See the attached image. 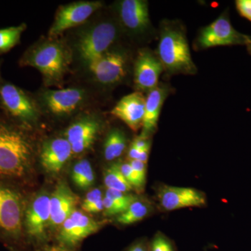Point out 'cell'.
<instances>
[{
	"instance_id": "obj_1",
	"label": "cell",
	"mask_w": 251,
	"mask_h": 251,
	"mask_svg": "<svg viewBox=\"0 0 251 251\" xmlns=\"http://www.w3.org/2000/svg\"><path fill=\"white\" fill-rule=\"evenodd\" d=\"M156 53L166 75H196L197 67L193 62L186 30L179 21L164 20L160 24Z\"/></svg>"
},
{
	"instance_id": "obj_2",
	"label": "cell",
	"mask_w": 251,
	"mask_h": 251,
	"mask_svg": "<svg viewBox=\"0 0 251 251\" xmlns=\"http://www.w3.org/2000/svg\"><path fill=\"white\" fill-rule=\"evenodd\" d=\"M33 145L17 127L0 123V176L21 178L31 168Z\"/></svg>"
},
{
	"instance_id": "obj_3",
	"label": "cell",
	"mask_w": 251,
	"mask_h": 251,
	"mask_svg": "<svg viewBox=\"0 0 251 251\" xmlns=\"http://www.w3.org/2000/svg\"><path fill=\"white\" fill-rule=\"evenodd\" d=\"M70 52L59 41H44L30 48L21 64L38 69L50 85L62 80L71 64Z\"/></svg>"
},
{
	"instance_id": "obj_4",
	"label": "cell",
	"mask_w": 251,
	"mask_h": 251,
	"mask_svg": "<svg viewBox=\"0 0 251 251\" xmlns=\"http://www.w3.org/2000/svg\"><path fill=\"white\" fill-rule=\"evenodd\" d=\"M120 26L113 21H104L80 33L75 43V50L80 59L88 65L111 49L119 36Z\"/></svg>"
},
{
	"instance_id": "obj_5",
	"label": "cell",
	"mask_w": 251,
	"mask_h": 251,
	"mask_svg": "<svg viewBox=\"0 0 251 251\" xmlns=\"http://www.w3.org/2000/svg\"><path fill=\"white\" fill-rule=\"evenodd\" d=\"M251 43L250 36L239 32L232 26L227 10L214 22L201 28L193 42L196 50H202L217 46H248Z\"/></svg>"
},
{
	"instance_id": "obj_6",
	"label": "cell",
	"mask_w": 251,
	"mask_h": 251,
	"mask_svg": "<svg viewBox=\"0 0 251 251\" xmlns=\"http://www.w3.org/2000/svg\"><path fill=\"white\" fill-rule=\"evenodd\" d=\"M87 67L95 80L101 85H117L128 75L130 69L129 54L120 48H111Z\"/></svg>"
},
{
	"instance_id": "obj_7",
	"label": "cell",
	"mask_w": 251,
	"mask_h": 251,
	"mask_svg": "<svg viewBox=\"0 0 251 251\" xmlns=\"http://www.w3.org/2000/svg\"><path fill=\"white\" fill-rule=\"evenodd\" d=\"M120 25L130 35L149 40L154 36L155 29L145 0H122L117 6Z\"/></svg>"
},
{
	"instance_id": "obj_8",
	"label": "cell",
	"mask_w": 251,
	"mask_h": 251,
	"mask_svg": "<svg viewBox=\"0 0 251 251\" xmlns=\"http://www.w3.org/2000/svg\"><path fill=\"white\" fill-rule=\"evenodd\" d=\"M0 101L4 110L15 120L25 125H32L39 118L36 103L17 86L6 83L0 87Z\"/></svg>"
},
{
	"instance_id": "obj_9",
	"label": "cell",
	"mask_w": 251,
	"mask_h": 251,
	"mask_svg": "<svg viewBox=\"0 0 251 251\" xmlns=\"http://www.w3.org/2000/svg\"><path fill=\"white\" fill-rule=\"evenodd\" d=\"M107 221L94 220L76 209L73 211L63 224L57 239L59 246L67 249L77 247L84 239L98 232Z\"/></svg>"
},
{
	"instance_id": "obj_10",
	"label": "cell",
	"mask_w": 251,
	"mask_h": 251,
	"mask_svg": "<svg viewBox=\"0 0 251 251\" xmlns=\"http://www.w3.org/2000/svg\"><path fill=\"white\" fill-rule=\"evenodd\" d=\"M102 6L103 4L99 1H76L61 6L56 13L49 35L55 37L70 28L80 25Z\"/></svg>"
},
{
	"instance_id": "obj_11",
	"label": "cell",
	"mask_w": 251,
	"mask_h": 251,
	"mask_svg": "<svg viewBox=\"0 0 251 251\" xmlns=\"http://www.w3.org/2000/svg\"><path fill=\"white\" fill-rule=\"evenodd\" d=\"M23 206L14 190L0 185V232L18 238L22 232Z\"/></svg>"
},
{
	"instance_id": "obj_12",
	"label": "cell",
	"mask_w": 251,
	"mask_h": 251,
	"mask_svg": "<svg viewBox=\"0 0 251 251\" xmlns=\"http://www.w3.org/2000/svg\"><path fill=\"white\" fill-rule=\"evenodd\" d=\"M164 72L161 61L151 50H140L133 67L135 88L138 92L148 93L159 84V78Z\"/></svg>"
},
{
	"instance_id": "obj_13",
	"label": "cell",
	"mask_w": 251,
	"mask_h": 251,
	"mask_svg": "<svg viewBox=\"0 0 251 251\" xmlns=\"http://www.w3.org/2000/svg\"><path fill=\"white\" fill-rule=\"evenodd\" d=\"M87 94L80 88L49 90L41 94V101L47 111L55 116H67L85 103Z\"/></svg>"
},
{
	"instance_id": "obj_14",
	"label": "cell",
	"mask_w": 251,
	"mask_h": 251,
	"mask_svg": "<svg viewBox=\"0 0 251 251\" xmlns=\"http://www.w3.org/2000/svg\"><path fill=\"white\" fill-rule=\"evenodd\" d=\"M47 193L37 195L28 206L25 215V226L28 235L36 242H44L50 226V208Z\"/></svg>"
},
{
	"instance_id": "obj_15",
	"label": "cell",
	"mask_w": 251,
	"mask_h": 251,
	"mask_svg": "<svg viewBox=\"0 0 251 251\" xmlns=\"http://www.w3.org/2000/svg\"><path fill=\"white\" fill-rule=\"evenodd\" d=\"M157 198L160 205L166 211L187 207H201L206 204V196L196 188L164 185L158 189Z\"/></svg>"
},
{
	"instance_id": "obj_16",
	"label": "cell",
	"mask_w": 251,
	"mask_h": 251,
	"mask_svg": "<svg viewBox=\"0 0 251 251\" xmlns=\"http://www.w3.org/2000/svg\"><path fill=\"white\" fill-rule=\"evenodd\" d=\"M78 198L67 183L59 181L50 198V226L54 227L62 226L73 211L75 210Z\"/></svg>"
},
{
	"instance_id": "obj_17",
	"label": "cell",
	"mask_w": 251,
	"mask_h": 251,
	"mask_svg": "<svg viewBox=\"0 0 251 251\" xmlns=\"http://www.w3.org/2000/svg\"><path fill=\"white\" fill-rule=\"evenodd\" d=\"M145 108V97L143 93L136 92L124 97L112 109L111 114L137 131L143 126Z\"/></svg>"
},
{
	"instance_id": "obj_18",
	"label": "cell",
	"mask_w": 251,
	"mask_h": 251,
	"mask_svg": "<svg viewBox=\"0 0 251 251\" xmlns=\"http://www.w3.org/2000/svg\"><path fill=\"white\" fill-rule=\"evenodd\" d=\"M171 92V86L166 83H159L148 92L145 97V115L142 126L141 135L143 136L150 138L156 130L163 104Z\"/></svg>"
},
{
	"instance_id": "obj_19",
	"label": "cell",
	"mask_w": 251,
	"mask_h": 251,
	"mask_svg": "<svg viewBox=\"0 0 251 251\" xmlns=\"http://www.w3.org/2000/svg\"><path fill=\"white\" fill-rule=\"evenodd\" d=\"M72 154V145L66 138L48 140L41 150V166L49 174H57Z\"/></svg>"
},
{
	"instance_id": "obj_20",
	"label": "cell",
	"mask_w": 251,
	"mask_h": 251,
	"mask_svg": "<svg viewBox=\"0 0 251 251\" xmlns=\"http://www.w3.org/2000/svg\"><path fill=\"white\" fill-rule=\"evenodd\" d=\"M100 124L97 119L84 117L73 123L66 132V139L71 145L90 138H97Z\"/></svg>"
},
{
	"instance_id": "obj_21",
	"label": "cell",
	"mask_w": 251,
	"mask_h": 251,
	"mask_svg": "<svg viewBox=\"0 0 251 251\" xmlns=\"http://www.w3.org/2000/svg\"><path fill=\"white\" fill-rule=\"evenodd\" d=\"M126 143V136L122 130L119 128L112 129L104 142V158L108 161L117 159L125 151Z\"/></svg>"
},
{
	"instance_id": "obj_22",
	"label": "cell",
	"mask_w": 251,
	"mask_h": 251,
	"mask_svg": "<svg viewBox=\"0 0 251 251\" xmlns=\"http://www.w3.org/2000/svg\"><path fill=\"white\" fill-rule=\"evenodd\" d=\"M151 212V206L148 202L140 200L134 201L128 209L117 216V222L124 226H128L143 221Z\"/></svg>"
},
{
	"instance_id": "obj_23",
	"label": "cell",
	"mask_w": 251,
	"mask_h": 251,
	"mask_svg": "<svg viewBox=\"0 0 251 251\" xmlns=\"http://www.w3.org/2000/svg\"><path fill=\"white\" fill-rule=\"evenodd\" d=\"M72 179L74 184L81 190H87L92 187L95 176L90 162L87 159L77 162L73 168Z\"/></svg>"
},
{
	"instance_id": "obj_24",
	"label": "cell",
	"mask_w": 251,
	"mask_h": 251,
	"mask_svg": "<svg viewBox=\"0 0 251 251\" xmlns=\"http://www.w3.org/2000/svg\"><path fill=\"white\" fill-rule=\"evenodd\" d=\"M103 181L108 189L128 193L133 186L126 179L120 168V163H113L104 171Z\"/></svg>"
},
{
	"instance_id": "obj_25",
	"label": "cell",
	"mask_w": 251,
	"mask_h": 251,
	"mask_svg": "<svg viewBox=\"0 0 251 251\" xmlns=\"http://www.w3.org/2000/svg\"><path fill=\"white\" fill-rule=\"evenodd\" d=\"M26 25L21 24L17 27H10L0 29V53L8 52L17 45L21 34L25 30Z\"/></svg>"
},
{
	"instance_id": "obj_26",
	"label": "cell",
	"mask_w": 251,
	"mask_h": 251,
	"mask_svg": "<svg viewBox=\"0 0 251 251\" xmlns=\"http://www.w3.org/2000/svg\"><path fill=\"white\" fill-rule=\"evenodd\" d=\"M105 197L109 198L111 200L112 202H115L121 209L122 213L125 212L132 203L138 199V198L135 195L121 192V191H115V190L108 189V188L105 193Z\"/></svg>"
},
{
	"instance_id": "obj_27",
	"label": "cell",
	"mask_w": 251,
	"mask_h": 251,
	"mask_svg": "<svg viewBox=\"0 0 251 251\" xmlns=\"http://www.w3.org/2000/svg\"><path fill=\"white\" fill-rule=\"evenodd\" d=\"M151 251H176L171 239L162 232H157L150 242Z\"/></svg>"
},
{
	"instance_id": "obj_28",
	"label": "cell",
	"mask_w": 251,
	"mask_h": 251,
	"mask_svg": "<svg viewBox=\"0 0 251 251\" xmlns=\"http://www.w3.org/2000/svg\"><path fill=\"white\" fill-rule=\"evenodd\" d=\"M120 168L122 174L126 178V179L130 183L133 188L140 191L143 189L144 184L140 181L139 176L136 174L134 170L130 166L129 162L128 163H120Z\"/></svg>"
},
{
	"instance_id": "obj_29",
	"label": "cell",
	"mask_w": 251,
	"mask_h": 251,
	"mask_svg": "<svg viewBox=\"0 0 251 251\" xmlns=\"http://www.w3.org/2000/svg\"><path fill=\"white\" fill-rule=\"evenodd\" d=\"M103 194H102L101 191L100 189H99V188L92 189L86 196L82 204V209L85 211L91 205L97 202V201L103 199Z\"/></svg>"
},
{
	"instance_id": "obj_30",
	"label": "cell",
	"mask_w": 251,
	"mask_h": 251,
	"mask_svg": "<svg viewBox=\"0 0 251 251\" xmlns=\"http://www.w3.org/2000/svg\"><path fill=\"white\" fill-rule=\"evenodd\" d=\"M103 215L105 216H119L122 210L115 202L107 197L103 198Z\"/></svg>"
},
{
	"instance_id": "obj_31",
	"label": "cell",
	"mask_w": 251,
	"mask_h": 251,
	"mask_svg": "<svg viewBox=\"0 0 251 251\" xmlns=\"http://www.w3.org/2000/svg\"><path fill=\"white\" fill-rule=\"evenodd\" d=\"M235 4L239 14L251 22V0H237Z\"/></svg>"
},
{
	"instance_id": "obj_32",
	"label": "cell",
	"mask_w": 251,
	"mask_h": 251,
	"mask_svg": "<svg viewBox=\"0 0 251 251\" xmlns=\"http://www.w3.org/2000/svg\"><path fill=\"white\" fill-rule=\"evenodd\" d=\"M130 166L132 167L143 184H145L146 181L147 163L138 160H132L129 161Z\"/></svg>"
},
{
	"instance_id": "obj_33",
	"label": "cell",
	"mask_w": 251,
	"mask_h": 251,
	"mask_svg": "<svg viewBox=\"0 0 251 251\" xmlns=\"http://www.w3.org/2000/svg\"><path fill=\"white\" fill-rule=\"evenodd\" d=\"M150 150H145V151H140L138 149L130 145L129 150H128V156L130 161L132 160H138V161H143L146 163L148 161L149 154H150Z\"/></svg>"
},
{
	"instance_id": "obj_34",
	"label": "cell",
	"mask_w": 251,
	"mask_h": 251,
	"mask_svg": "<svg viewBox=\"0 0 251 251\" xmlns=\"http://www.w3.org/2000/svg\"><path fill=\"white\" fill-rule=\"evenodd\" d=\"M131 146L138 149L140 151H145V150H150L151 148V140L148 137L143 136L140 134L139 136L137 137Z\"/></svg>"
},
{
	"instance_id": "obj_35",
	"label": "cell",
	"mask_w": 251,
	"mask_h": 251,
	"mask_svg": "<svg viewBox=\"0 0 251 251\" xmlns=\"http://www.w3.org/2000/svg\"><path fill=\"white\" fill-rule=\"evenodd\" d=\"M126 251H151L150 242L140 240L130 245Z\"/></svg>"
},
{
	"instance_id": "obj_36",
	"label": "cell",
	"mask_w": 251,
	"mask_h": 251,
	"mask_svg": "<svg viewBox=\"0 0 251 251\" xmlns=\"http://www.w3.org/2000/svg\"><path fill=\"white\" fill-rule=\"evenodd\" d=\"M103 198L97 201V202L91 205L88 209H87L86 212L90 213V214H97V213L101 212L103 211Z\"/></svg>"
},
{
	"instance_id": "obj_37",
	"label": "cell",
	"mask_w": 251,
	"mask_h": 251,
	"mask_svg": "<svg viewBox=\"0 0 251 251\" xmlns=\"http://www.w3.org/2000/svg\"><path fill=\"white\" fill-rule=\"evenodd\" d=\"M43 251H70L69 249H66V248H64L61 247V246H57V247H52L47 248L45 250Z\"/></svg>"
},
{
	"instance_id": "obj_38",
	"label": "cell",
	"mask_w": 251,
	"mask_h": 251,
	"mask_svg": "<svg viewBox=\"0 0 251 251\" xmlns=\"http://www.w3.org/2000/svg\"><path fill=\"white\" fill-rule=\"evenodd\" d=\"M248 51H249V53L251 54V43L250 44L247 46Z\"/></svg>"
},
{
	"instance_id": "obj_39",
	"label": "cell",
	"mask_w": 251,
	"mask_h": 251,
	"mask_svg": "<svg viewBox=\"0 0 251 251\" xmlns=\"http://www.w3.org/2000/svg\"><path fill=\"white\" fill-rule=\"evenodd\" d=\"M1 82H0V87H1Z\"/></svg>"
}]
</instances>
